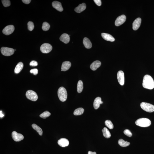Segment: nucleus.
<instances>
[{
	"instance_id": "f257e3e1",
	"label": "nucleus",
	"mask_w": 154,
	"mask_h": 154,
	"mask_svg": "<svg viewBox=\"0 0 154 154\" xmlns=\"http://www.w3.org/2000/svg\"><path fill=\"white\" fill-rule=\"evenodd\" d=\"M142 86L144 88L150 90L154 88V81L151 76L148 74L144 76Z\"/></svg>"
},
{
	"instance_id": "f03ea898",
	"label": "nucleus",
	"mask_w": 154,
	"mask_h": 154,
	"mask_svg": "<svg viewBox=\"0 0 154 154\" xmlns=\"http://www.w3.org/2000/svg\"><path fill=\"white\" fill-rule=\"evenodd\" d=\"M135 124L137 126L143 127H148L151 125V122L150 120L148 118H142L139 119L135 122Z\"/></svg>"
},
{
	"instance_id": "7ed1b4c3",
	"label": "nucleus",
	"mask_w": 154,
	"mask_h": 154,
	"mask_svg": "<svg viewBox=\"0 0 154 154\" xmlns=\"http://www.w3.org/2000/svg\"><path fill=\"white\" fill-rule=\"evenodd\" d=\"M58 96L61 101L64 102L67 100V92L64 87H62L59 88L58 91Z\"/></svg>"
},
{
	"instance_id": "20e7f679",
	"label": "nucleus",
	"mask_w": 154,
	"mask_h": 154,
	"mask_svg": "<svg viewBox=\"0 0 154 154\" xmlns=\"http://www.w3.org/2000/svg\"><path fill=\"white\" fill-rule=\"evenodd\" d=\"M140 107L144 110L147 112H152L154 111V106L152 104L145 102H142Z\"/></svg>"
},
{
	"instance_id": "39448f33",
	"label": "nucleus",
	"mask_w": 154,
	"mask_h": 154,
	"mask_svg": "<svg viewBox=\"0 0 154 154\" xmlns=\"http://www.w3.org/2000/svg\"><path fill=\"white\" fill-rule=\"evenodd\" d=\"M26 96L27 99L33 101H36L38 99L37 94L32 90L27 91L26 92Z\"/></svg>"
},
{
	"instance_id": "423d86ee",
	"label": "nucleus",
	"mask_w": 154,
	"mask_h": 154,
	"mask_svg": "<svg viewBox=\"0 0 154 154\" xmlns=\"http://www.w3.org/2000/svg\"><path fill=\"white\" fill-rule=\"evenodd\" d=\"M1 54L4 56H8L13 55L14 53V50L11 48L3 47L1 48Z\"/></svg>"
},
{
	"instance_id": "0eeeda50",
	"label": "nucleus",
	"mask_w": 154,
	"mask_h": 154,
	"mask_svg": "<svg viewBox=\"0 0 154 154\" xmlns=\"http://www.w3.org/2000/svg\"><path fill=\"white\" fill-rule=\"evenodd\" d=\"M52 47L50 44L45 43L42 45L40 47V50L43 53L47 54L52 50Z\"/></svg>"
},
{
	"instance_id": "6e6552de",
	"label": "nucleus",
	"mask_w": 154,
	"mask_h": 154,
	"mask_svg": "<svg viewBox=\"0 0 154 154\" xmlns=\"http://www.w3.org/2000/svg\"><path fill=\"white\" fill-rule=\"evenodd\" d=\"M15 28L12 25L6 26L3 30V33L6 35H9L14 32Z\"/></svg>"
},
{
	"instance_id": "1a4fd4ad",
	"label": "nucleus",
	"mask_w": 154,
	"mask_h": 154,
	"mask_svg": "<svg viewBox=\"0 0 154 154\" xmlns=\"http://www.w3.org/2000/svg\"><path fill=\"white\" fill-rule=\"evenodd\" d=\"M126 17L125 15H122L118 17L115 21V24L117 26L121 25L125 22Z\"/></svg>"
},
{
	"instance_id": "9d476101",
	"label": "nucleus",
	"mask_w": 154,
	"mask_h": 154,
	"mask_svg": "<svg viewBox=\"0 0 154 154\" xmlns=\"http://www.w3.org/2000/svg\"><path fill=\"white\" fill-rule=\"evenodd\" d=\"M12 136L13 139L16 142L20 141L24 138V136L22 134L18 133L16 131L12 132Z\"/></svg>"
},
{
	"instance_id": "9b49d317",
	"label": "nucleus",
	"mask_w": 154,
	"mask_h": 154,
	"mask_svg": "<svg viewBox=\"0 0 154 154\" xmlns=\"http://www.w3.org/2000/svg\"><path fill=\"white\" fill-rule=\"evenodd\" d=\"M117 78L118 82L120 85L123 86L125 83V77L124 73L122 71H119L118 72Z\"/></svg>"
},
{
	"instance_id": "f8f14e48",
	"label": "nucleus",
	"mask_w": 154,
	"mask_h": 154,
	"mask_svg": "<svg viewBox=\"0 0 154 154\" xmlns=\"http://www.w3.org/2000/svg\"><path fill=\"white\" fill-rule=\"evenodd\" d=\"M142 20L140 18H137L134 21L132 24V28L134 30H136L140 27L141 24Z\"/></svg>"
},
{
	"instance_id": "ddd939ff",
	"label": "nucleus",
	"mask_w": 154,
	"mask_h": 154,
	"mask_svg": "<svg viewBox=\"0 0 154 154\" xmlns=\"http://www.w3.org/2000/svg\"><path fill=\"white\" fill-rule=\"evenodd\" d=\"M58 144L61 147H64L69 145V142L67 139L62 138L58 141Z\"/></svg>"
},
{
	"instance_id": "4468645a",
	"label": "nucleus",
	"mask_w": 154,
	"mask_h": 154,
	"mask_svg": "<svg viewBox=\"0 0 154 154\" xmlns=\"http://www.w3.org/2000/svg\"><path fill=\"white\" fill-rule=\"evenodd\" d=\"M52 5L53 7L58 11L61 12L63 11V8L62 7V4L59 1H54L52 2Z\"/></svg>"
},
{
	"instance_id": "2eb2a0df",
	"label": "nucleus",
	"mask_w": 154,
	"mask_h": 154,
	"mask_svg": "<svg viewBox=\"0 0 154 154\" xmlns=\"http://www.w3.org/2000/svg\"><path fill=\"white\" fill-rule=\"evenodd\" d=\"M103 103V102L101 100V99L99 97H97L94 101L93 106L95 109H98L100 106L101 104Z\"/></svg>"
},
{
	"instance_id": "dca6fc26",
	"label": "nucleus",
	"mask_w": 154,
	"mask_h": 154,
	"mask_svg": "<svg viewBox=\"0 0 154 154\" xmlns=\"http://www.w3.org/2000/svg\"><path fill=\"white\" fill-rule=\"evenodd\" d=\"M60 39L64 43H68L70 40L69 36L67 34H64L62 35L60 37Z\"/></svg>"
},
{
	"instance_id": "f3484780",
	"label": "nucleus",
	"mask_w": 154,
	"mask_h": 154,
	"mask_svg": "<svg viewBox=\"0 0 154 154\" xmlns=\"http://www.w3.org/2000/svg\"><path fill=\"white\" fill-rule=\"evenodd\" d=\"M101 36L102 38L106 40L111 42H113L115 41V39L110 34L102 33L101 34Z\"/></svg>"
},
{
	"instance_id": "a211bd4d",
	"label": "nucleus",
	"mask_w": 154,
	"mask_h": 154,
	"mask_svg": "<svg viewBox=\"0 0 154 154\" xmlns=\"http://www.w3.org/2000/svg\"><path fill=\"white\" fill-rule=\"evenodd\" d=\"M71 66V63L69 61H65L63 62L62 66V71H67L70 68Z\"/></svg>"
},
{
	"instance_id": "6ab92c4d",
	"label": "nucleus",
	"mask_w": 154,
	"mask_h": 154,
	"mask_svg": "<svg viewBox=\"0 0 154 154\" xmlns=\"http://www.w3.org/2000/svg\"><path fill=\"white\" fill-rule=\"evenodd\" d=\"M101 63L99 61H96L93 62L90 65V68L92 71H95L100 67Z\"/></svg>"
},
{
	"instance_id": "aec40b11",
	"label": "nucleus",
	"mask_w": 154,
	"mask_h": 154,
	"mask_svg": "<svg viewBox=\"0 0 154 154\" xmlns=\"http://www.w3.org/2000/svg\"><path fill=\"white\" fill-rule=\"evenodd\" d=\"M86 8V6L85 3H83L82 4H80L79 6L76 8L74 10L76 12L80 13L84 11Z\"/></svg>"
},
{
	"instance_id": "412c9836",
	"label": "nucleus",
	"mask_w": 154,
	"mask_h": 154,
	"mask_svg": "<svg viewBox=\"0 0 154 154\" xmlns=\"http://www.w3.org/2000/svg\"><path fill=\"white\" fill-rule=\"evenodd\" d=\"M83 44L87 49H90L92 47V44L90 40L87 38L85 37L83 39Z\"/></svg>"
},
{
	"instance_id": "4be33fe9",
	"label": "nucleus",
	"mask_w": 154,
	"mask_h": 154,
	"mask_svg": "<svg viewBox=\"0 0 154 154\" xmlns=\"http://www.w3.org/2000/svg\"><path fill=\"white\" fill-rule=\"evenodd\" d=\"M23 67H24V64L21 62H20L18 63L15 68L14 70V72L16 74L19 73L20 72L21 70H22Z\"/></svg>"
},
{
	"instance_id": "5701e85b",
	"label": "nucleus",
	"mask_w": 154,
	"mask_h": 154,
	"mask_svg": "<svg viewBox=\"0 0 154 154\" xmlns=\"http://www.w3.org/2000/svg\"><path fill=\"white\" fill-rule=\"evenodd\" d=\"M102 131L104 137L107 138H110L111 136L110 132L107 127H104Z\"/></svg>"
},
{
	"instance_id": "b1692460",
	"label": "nucleus",
	"mask_w": 154,
	"mask_h": 154,
	"mask_svg": "<svg viewBox=\"0 0 154 154\" xmlns=\"http://www.w3.org/2000/svg\"><path fill=\"white\" fill-rule=\"evenodd\" d=\"M32 127L34 130L37 131L40 135L42 136V135L43 131L40 127L35 124H32Z\"/></svg>"
},
{
	"instance_id": "393cba45",
	"label": "nucleus",
	"mask_w": 154,
	"mask_h": 154,
	"mask_svg": "<svg viewBox=\"0 0 154 154\" xmlns=\"http://www.w3.org/2000/svg\"><path fill=\"white\" fill-rule=\"evenodd\" d=\"M83 88V83L82 81L79 80L77 84V90L78 92L79 93H80L82 91Z\"/></svg>"
},
{
	"instance_id": "a878e982",
	"label": "nucleus",
	"mask_w": 154,
	"mask_h": 154,
	"mask_svg": "<svg viewBox=\"0 0 154 154\" xmlns=\"http://www.w3.org/2000/svg\"><path fill=\"white\" fill-rule=\"evenodd\" d=\"M118 143L120 146L123 147L128 146L130 144L129 142L125 141L122 139H120L118 140Z\"/></svg>"
},
{
	"instance_id": "bb28decb",
	"label": "nucleus",
	"mask_w": 154,
	"mask_h": 154,
	"mask_svg": "<svg viewBox=\"0 0 154 154\" xmlns=\"http://www.w3.org/2000/svg\"><path fill=\"white\" fill-rule=\"evenodd\" d=\"M84 110L82 108H79L76 109L74 112V115L77 116L82 115L84 113Z\"/></svg>"
},
{
	"instance_id": "cd10ccee",
	"label": "nucleus",
	"mask_w": 154,
	"mask_h": 154,
	"mask_svg": "<svg viewBox=\"0 0 154 154\" xmlns=\"http://www.w3.org/2000/svg\"><path fill=\"white\" fill-rule=\"evenodd\" d=\"M105 124L106 126L108 127L110 129H112L114 128V125L113 124L110 120H107L105 121Z\"/></svg>"
},
{
	"instance_id": "c85d7f7f",
	"label": "nucleus",
	"mask_w": 154,
	"mask_h": 154,
	"mask_svg": "<svg viewBox=\"0 0 154 154\" xmlns=\"http://www.w3.org/2000/svg\"><path fill=\"white\" fill-rule=\"evenodd\" d=\"M51 115L50 112L47 111H45L40 115V117L46 119L47 118L49 117Z\"/></svg>"
},
{
	"instance_id": "c756f323",
	"label": "nucleus",
	"mask_w": 154,
	"mask_h": 154,
	"mask_svg": "<svg viewBox=\"0 0 154 154\" xmlns=\"http://www.w3.org/2000/svg\"><path fill=\"white\" fill-rule=\"evenodd\" d=\"M50 27V26L48 23L45 22L43 23L42 29L44 31L48 30Z\"/></svg>"
},
{
	"instance_id": "7c9ffc66",
	"label": "nucleus",
	"mask_w": 154,
	"mask_h": 154,
	"mask_svg": "<svg viewBox=\"0 0 154 154\" xmlns=\"http://www.w3.org/2000/svg\"><path fill=\"white\" fill-rule=\"evenodd\" d=\"M28 29L29 30L32 31L34 28V23L32 21H30L28 23Z\"/></svg>"
},
{
	"instance_id": "2f4dec72",
	"label": "nucleus",
	"mask_w": 154,
	"mask_h": 154,
	"mask_svg": "<svg viewBox=\"0 0 154 154\" xmlns=\"http://www.w3.org/2000/svg\"><path fill=\"white\" fill-rule=\"evenodd\" d=\"M2 4L5 7H8L10 5V1L9 0H2Z\"/></svg>"
},
{
	"instance_id": "473e14b6",
	"label": "nucleus",
	"mask_w": 154,
	"mask_h": 154,
	"mask_svg": "<svg viewBox=\"0 0 154 154\" xmlns=\"http://www.w3.org/2000/svg\"><path fill=\"white\" fill-rule=\"evenodd\" d=\"M124 133L125 135L129 137H131L132 136V134L130 131L128 129H126L124 131Z\"/></svg>"
},
{
	"instance_id": "72a5a7b5",
	"label": "nucleus",
	"mask_w": 154,
	"mask_h": 154,
	"mask_svg": "<svg viewBox=\"0 0 154 154\" xmlns=\"http://www.w3.org/2000/svg\"><path fill=\"white\" fill-rule=\"evenodd\" d=\"M31 73H33L35 75H36L38 73V69H31L30 71Z\"/></svg>"
},
{
	"instance_id": "f704fd0d",
	"label": "nucleus",
	"mask_w": 154,
	"mask_h": 154,
	"mask_svg": "<svg viewBox=\"0 0 154 154\" xmlns=\"http://www.w3.org/2000/svg\"><path fill=\"white\" fill-rule=\"evenodd\" d=\"M29 65L32 66H36L38 65V63L36 61H32L31 62Z\"/></svg>"
},
{
	"instance_id": "c9c22d12",
	"label": "nucleus",
	"mask_w": 154,
	"mask_h": 154,
	"mask_svg": "<svg viewBox=\"0 0 154 154\" xmlns=\"http://www.w3.org/2000/svg\"><path fill=\"white\" fill-rule=\"evenodd\" d=\"M94 1L97 6H100L101 5V1L100 0H94Z\"/></svg>"
},
{
	"instance_id": "e433bc0d",
	"label": "nucleus",
	"mask_w": 154,
	"mask_h": 154,
	"mask_svg": "<svg viewBox=\"0 0 154 154\" xmlns=\"http://www.w3.org/2000/svg\"><path fill=\"white\" fill-rule=\"evenodd\" d=\"M22 2L26 4H29L31 2V0H22Z\"/></svg>"
},
{
	"instance_id": "4c0bfd02",
	"label": "nucleus",
	"mask_w": 154,
	"mask_h": 154,
	"mask_svg": "<svg viewBox=\"0 0 154 154\" xmlns=\"http://www.w3.org/2000/svg\"><path fill=\"white\" fill-rule=\"evenodd\" d=\"M88 154H97L95 152H93L91 151H89L88 152Z\"/></svg>"
},
{
	"instance_id": "58836bf2",
	"label": "nucleus",
	"mask_w": 154,
	"mask_h": 154,
	"mask_svg": "<svg viewBox=\"0 0 154 154\" xmlns=\"http://www.w3.org/2000/svg\"><path fill=\"white\" fill-rule=\"evenodd\" d=\"M0 117L2 118L3 117H4V115H3V114L2 113V111H0Z\"/></svg>"
},
{
	"instance_id": "ea45409f",
	"label": "nucleus",
	"mask_w": 154,
	"mask_h": 154,
	"mask_svg": "<svg viewBox=\"0 0 154 154\" xmlns=\"http://www.w3.org/2000/svg\"><path fill=\"white\" fill-rule=\"evenodd\" d=\"M14 51H16V49H14Z\"/></svg>"
}]
</instances>
